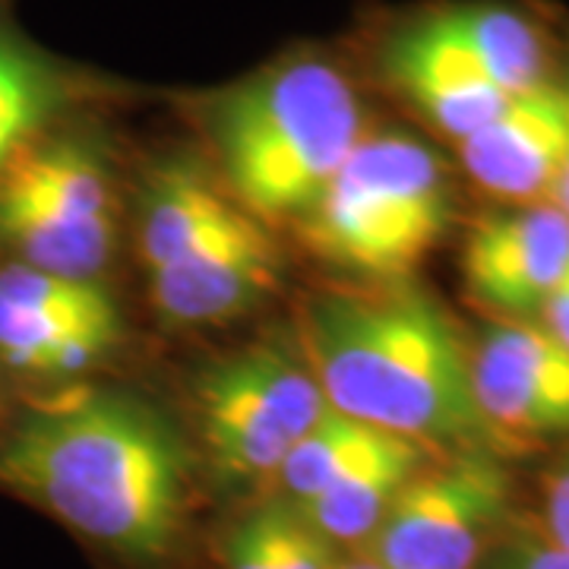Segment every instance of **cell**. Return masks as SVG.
Wrapping results in <instances>:
<instances>
[{"instance_id":"9a60e30c","label":"cell","mask_w":569,"mask_h":569,"mask_svg":"<svg viewBox=\"0 0 569 569\" xmlns=\"http://www.w3.org/2000/svg\"><path fill=\"white\" fill-rule=\"evenodd\" d=\"M121 313L58 317L0 298V361L22 373H80L121 342Z\"/></svg>"},{"instance_id":"ba28073f","label":"cell","mask_w":569,"mask_h":569,"mask_svg":"<svg viewBox=\"0 0 569 569\" xmlns=\"http://www.w3.org/2000/svg\"><path fill=\"white\" fill-rule=\"evenodd\" d=\"M193 408L224 478L260 481L276 478L288 449L329 402L301 351L250 346L206 367L193 383Z\"/></svg>"},{"instance_id":"e0dca14e","label":"cell","mask_w":569,"mask_h":569,"mask_svg":"<svg viewBox=\"0 0 569 569\" xmlns=\"http://www.w3.org/2000/svg\"><path fill=\"white\" fill-rule=\"evenodd\" d=\"M387 437L392 433L365 425V421H355L329 406L295 440V447L288 449V456L282 459V466L276 471V481L282 488L279 497H284L288 503H298V507L320 497L361 459H367Z\"/></svg>"},{"instance_id":"5bb4252c","label":"cell","mask_w":569,"mask_h":569,"mask_svg":"<svg viewBox=\"0 0 569 569\" xmlns=\"http://www.w3.org/2000/svg\"><path fill=\"white\" fill-rule=\"evenodd\" d=\"M247 212L200 168L174 162L159 168L142 197L140 253L146 269L181 260L193 247L222 234Z\"/></svg>"},{"instance_id":"ac0fdd59","label":"cell","mask_w":569,"mask_h":569,"mask_svg":"<svg viewBox=\"0 0 569 569\" xmlns=\"http://www.w3.org/2000/svg\"><path fill=\"white\" fill-rule=\"evenodd\" d=\"M63 102L58 70L22 41L0 36V171L39 142Z\"/></svg>"},{"instance_id":"44dd1931","label":"cell","mask_w":569,"mask_h":569,"mask_svg":"<svg viewBox=\"0 0 569 569\" xmlns=\"http://www.w3.org/2000/svg\"><path fill=\"white\" fill-rule=\"evenodd\" d=\"M531 526L557 548L569 550V452L563 456V462H557L548 471L541 488V507Z\"/></svg>"},{"instance_id":"30bf717a","label":"cell","mask_w":569,"mask_h":569,"mask_svg":"<svg viewBox=\"0 0 569 569\" xmlns=\"http://www.w3.org/2000/svg\"><path fill=\"white\" fill-rule=\"evenodd\" d=\"M569 266V216L553 203L503 206L481 216L462 247L468 298L490 320L538 323Z\"/></svg>"},{"instance_id":"7a4b0ae2","label":"cell","mask_w":569,"mask_h":569,"mask_svg":"<svg viewBox=\"0 0 569 569\" xmlns=\"http://www.w3.org/2000/svg\"><path fill=\"white\" fill-rule=\"evenodd\" d=\"M298 348L326 402L348 418L437 456L466 449L509 456L475 406L462 329L411 279L313 295L301 307Z\"/></svg>"},{"instance_id":"6da1fadb","label":"cell","mask_w":569,"mask_h":569,"mask_svg":"<svg viewBox=\"0 0 569 569\" xmlns=\"http://www.w3.org/2000/svg\"><path fill=\"white\" fill-rule=\"evenodd\" d=\"M0 485L130 567H164L193 507V462L162 411L86 392L29 411L0 447Z\"/></svg>"},{"instance_id":"d6986e66","label":"cell","mask_w":569,"mask_h":569,"mask_svg":"<svg viewBox=\"0 0 569 569\" xmlns=\"http://www.w3.org/2000/svg\"><path fill=\"white\" fill-rule=\"evenodd\" d=\"M0 298L58 317H111L121 313L99 279H70L32 266H0Z\"/></svg>"},{"instance_id":"2e32d148","label":"cell","mask_w":569,"mask_h":569,"mask_svg":"<svg viewBox=\"0 0 569 569\" xmlns=\"http://www.w3.org/2000/svg\"><path fill=\"white\" fill-rule=\"evenodd\" d=\"M222 569H336L348 553L284 497L244 512L222 538Z\"/></svg>"},{"instance_id":"ffe728a7","label":"cell","mask_w":569,"mask_h":569,"mask_svg":"<svg viewBox=\"0 0 569 569\" xmlns=\"http://www.w3.org/2000/svg\"><path fill=\"white\" fill-rule=\"evenodd\" d=\"M481 569H569V550L557 548L531 519L519 516V522L490 550Z\"/></svg>"},{"instance_id":"8992f818","label":"cell","mask_w":569,"mask_h":569,"mask_svg":"<svg viewBox=\"0 0 569 569\" xmlns=\"http://www.w3.org/2000/svg\"><path fill=\"white\" fill-rule=\"evenodd\" d=\"M114 234L111 174L92 146L39 140L0 171V244L22 266L96 279Z\"/></svg>"},{"instance_id":"52a82bcc","label":"cell","mask_w":569,"mask_h":569,"mask_svg":"<svg viewBox=\"0 0 569 569\" xmlns=\"http://www.w3.org/2000/svg\"><path fill=\"white\" fill-rule=\"evenodd\" d=\"M516 522L507 456L466 449L430 459L358 553L383 569H481Z\"/></svg>"},{"instance_id":"277c9868","label":"cell","mask_w":569,"mask_h":569,"mask_svg":"<svg viewBox=\"0 0 569 569\" xmlns=\"http://www.w3.org/2000/svg\"><path fill=\"white\" fill-rule=\"evenodd\" d=\"M383 70L449 142L481 130L516 96L563 77L548 26L503 0L447 3L415 17L389 36Z\"/></svg>"},{"instance_id":"603a6c76","label":"cell","mask_w":569,"mask_h":569,"mask_svg":"<svg viewBox=\"0 0 569 569\" xmlns=\"http://www.w3.org/2000/svg\"><path fill=\"white\" fill-rule=\"evenodd\" d=\"M563 82H567V99H569V61L563 67ZM553 206H560L563 212L569 216V149H567V162H563V174H560V181H557V190H553Z\"/></svg>"},{"instance_id":"7402d4cb","label":"cell","mask_w":569,"mask_h":569,"mask_svg":"<svg viewBox=\"0 0 569 569\" xmlns=\"http://www.w3.org/2000/svg\"><path fill=\"white\" fill-rule=\"evenodd\" d=\"M538 323L545 326L550 336L569 351V266L567 272H563V279L550 291L548 305L541 310Z\"/></svg>"},{"instance_id":"8fae6325","label":"cell","mask_w":569,"mask_h":569,"mask_svg":"<svg viewBox=\"0 0 569 569\" xmlns=\"http://www.w3.org/2000/svg\"><path fill=\"white\" fill-rule=\"evenodd\" d=\"M569 149V99L563 77L545 82L456 142L462 171L503 206L550 203Z\"/></svg>"},{"instance_id":"7c38bea8","label":"cell","mask_w":569,"mask_h":569,"mask_svg":"<svg viewBox=\"0 0 569 569\" xmlns=\"http://www.w3.org/2000/svg\"><path fill=\"white\" fill-rule=\"evenodd\" d=\"M279 284V250L257 219H238L222 234L174 263L149 272V301L174 326H216L266 301Z\"/></svg>"},{"instance_id":"9c48e42d","label":"cell","mask_w":569,"mask_h":569,"mask_svg":"<svg viewBox=\"0 0 569 569\" xmlns=\"http://www.w3.org/2000/svg\"><path fill=\"white\" fill-rule=\"evenodd\" d=\"M468 358L475 406L507 452L569 437V351L545 326L490 320Z\"/></svg>"},{"instance_id":"4fadbf2b","label":"cell","mask_w":569,"mask_h":569,"mask_svg":"<svg viewBox=\"0 0 569 569\" xmlns=\"http://www.w3.org/2000/svg\"><path fill=\"white\" fill-rule=\"evenodd\" d=\"M430 459H437L433 449L392 433L348 475H342L332 488L295 507L301 509L307 522L317 531H323L336 548L358 553L370 541L377 526L387 519L396 497Z\"/></svg>"},{"instance_id":"cb8c5ba5","label":"cell","mask_w":569,"mask_h":569,"mask_svg":"<svg viewBox=\"0 0 569 569\" xmlns=\"http://www.w3.org/2000/svg\"><path fill=\"white\" fill-rule=\"evenodd\" d=\"M336 569H383V567H377L373 560H367L365 553H348L346 560H342Z\"/></svg>"},{"instance_id":"3957f363","label":"cell","mask_w":569,"mask_h":569,"mask_svg":"<svg viewBox=\"0 0 569 569\" xmlns=\"http://www.w3.org/2000/svg\"><path fill=\"white\" fill-rule=\"evenodd\" d=\"M209 133L224 190L257 222H301L365 137V111L342 70L291 61L212 104Z\"/></svg>"},{"instance_id":"5b68a950","label":"cell","mask_w":569,"mask_h":569,"mask_svg":"<svg viewBox=\"0 0 569 569\" xmlns=\"http://www.w3.org/2000/svg\"><path fill=\"white\" fill-rule=\"evenodd\" d=\"M452 216L447 162L425 140L387 130L361 137L301 224L326 263L370 282H399L447 238Z\"/></svg>"}]
</instances>
